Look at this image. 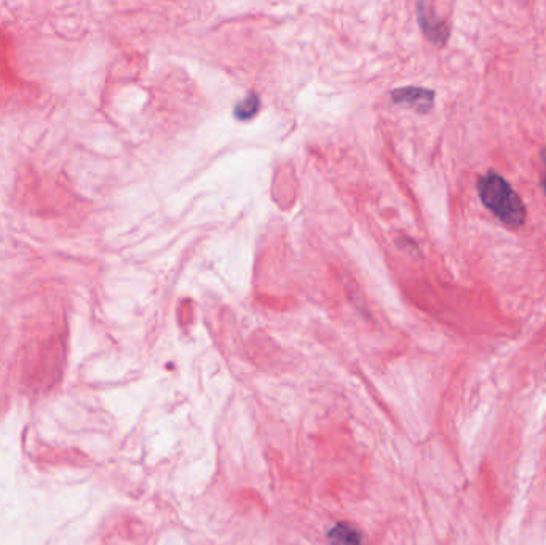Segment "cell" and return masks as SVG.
<instances>
[{
  "label": "cell",
  "mask_w": 546,
  "mask_h": 545,
  "mask_svg": "<svg viewBox=\"0 0 546 545\" xmlns=\"http://www.w3.org/2000/svg\"><path fill=\"white\" fill-rule=\"evenodd\" d=\"M478 192L485 207L508 228L518 229L526 222V207L505 178L487 173L479 180Z\"/></svg>",
  "instance_id": "1"
},
{
  "label": "cell",
  "mask_w": 546,
  "mask_h": 545,
  "mask_svg": "<svg viewBox=\"0 0 546 545\" xmlns=\"http://www.w3.org/2000/svg\"><path fill=\"white\" fill-rule=\"evenodd\" d=\"M435 92L422 87H403L393 90L391 102L399 106L412 109L417 114H428L435 102Z\"/></svg>",
  "instance_id": "3"
},
{
  "label": "cell",
  "mask_w": 546,
  "mask_h": 545,
  "mask_svg": "<svg viewBox=\"0 0 546 545\" xmlns=\"http://www.w3.org/2000/svg\"><path fill=\"white\" fill-rule=\"evenodd\" d=\"M541 159H543V163H545V176H543V189H545V192H546V148L543 149V152H541Z\"/></svg>",
  "instance_id": "5"
},
{
  "label": "cell",
  "mask_w": 546,
  "mask_h": 545,
  "mask_svg": "<svg viewBox=\"0 0 546 545\" xmlns=\"http://www.w3.org/2000/svg\"><path fill=\"white\" fill-rule=\"evenodd\" d=\"M417 20L425 37L436 47H445L451 35V27L445 20H441L438 15L435 14L425 2H418Z\"/></svg>",
  "instance_id": "2"
},
{
  "label": "cell",
  "mask_w": 546,
  "mask_h": 545,
  "mask_svg": "<svg viewBox=\"0 0 546 545\" xmlns=\"http://www.w3.org/2000/svg\"><path fill=\"white\" fill-rule=\"evenodd\" d=\"M261 111V100L256 93H250L244 100L235 104L234 108V115L236 121H251L253 117H256Z\"/></svg>",
  "instance_id": "4"
}]
</instances>
